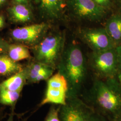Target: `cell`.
I'll list each match as a JSON object with an SVG mask.
<instances>
[{
  "label": "cell",
  "instance_id": "obj_25",
  "mask_svg": "<svg viewBox=\"0 0 121 121\" xmlns=\"http://www.w3.org/2000/svg\"><path fill=\"white\" fill-rule=\"evenodd\" d=\"M7 0H0V8L4 4Z\"/></svg>",
  "mask_w": 121,
  "mask_h": 121
},
{
  "label": "cell",
  "instance_id": "obj_2",
  "mask_svg": "<svg viewBox=\"0 0 121 121\" xmlns=\"http://www.w3.org/2000/svg\"><path fill=\"white\" fill-rule=\"evenodd\" d=\"M88 97L95 110L103 114L113 118L121 111V86L116 78L95 79Z\"/></svg>",
  "mask_w": 121,
  "mask_h": 121
},
{
  "label": "cell",
  "instance_id": "obj_19",
  "mask_svg": "<svg viewBox=\"0 0 121 121\" xmlns=\"http://www.w3.org/2000/svg\"><path fill=\"white\" fill-rule=\"evenodd\" d=\"M118 57V67L117 77V81L121 86V44L116 47Z\"/></svg>",
  "mask_w": 121,
  "mask_h": 121
},
{
  "label": "cell",
  "instance_id": "obj_17",
  "mask_svg": "<svg viewBox=\"0 0 121 121\" xmlns=\"http://www.w3.org/2000/svg\"><path fill=\"white\" fill-rule=\"evenodd\" d=\"M20 91H11L0 89V104L13 106L19 98Z\"/></svg>",
  "mask_w": 121,
  "mask_h": 121
},
{
  "label": "cell",
  "instance_id": "obj_10",
  "mask_svg": "<svg viewBox=\"0 0 121 121\" xmlns=\"http://www.w3.org/2000/svg\"><path fill=\"white\" fill-rule=\"evenodd\" d=\"M48 25L46 23L32 24L13 30L11 36L18 42L28 44L38 42L43 37L48 29Z\"/></svg>",
  "mask_w": 121,
  "mask_h": 121
},
{
  "label": "cell",
  "instance_id": "obj_7",
  "mask_svg": "<svg viewBox=\"0 0 121 121\" xmlns=\"http://www.w3.org/2000/svg\"><path fill=\"white\" fill-rule=\"evenodd\" d=\"M68 90V83L64 77L57 72L48 79L45 94L40 104H53L65 105Z\"/></svg>",
  "mask_w": 121,
  "mask_h": 121
},
{
  "label": "cell",
  "instance_id": "obj_5",
  "mask_svg": "<svg viewBox=\"0 0 121 121\" xmlns=\"http://www.w3.org/2000/svg\"><path fill=\"white\" fill-rule=\"evenodd\" d=\"M89 63L97 77L101 79L117 77L118 57L116 47L99 51H92Z\"/></svg>",
  "mask_w": 121,
  "mask_h": 121
},
{
  "label": "cell",
  "instance_id": "obj_8",
  "mask_svg": "<svg viewBox=\"0 0 121 121\" xmlns=\"http://www.w3.org/2000/svg\"><path fill=\"white\" fill-rule=\"evenodd\" d=\"M79 38L92 51H99L116 47L104 28H84L79 30Z\"/></svg>",
  "mask_w": 121,
  "mask_h": 121
},
{
  "label": "cell",
  "instance_id": "obj_24",
  "mask_svg": "<svg viewBox=\"0 0 121 121\" xmlns=\"http://www.w3.org/2000/svg\"><path fill=\"white\" fill-rule=\"evenodd\" d=\"M7 121H14L13 120V113H12L9 116V118Z\"/></svg>",
  "mask_w": 121,
  "mask_h": 121
},
{
  "label": "cell",
  "instance_id": "obj_4",
  "mask_svg": "<svg viewBox=\"0 0 121 121\" xmlns=\"http://www.w3.org/2000/svg\"><path fill=\"white\" fill-rule=\"evenodd\" d=\"M59 117L60 121H103L95 108L78 96L67 99L66 104L60 105Z\"/></svg>",
  "mask_w": 121,
  "mask_h": 121
},
{
  "label": "cell",
  "instance_id": "obj_20",
  "mask_svg": "<svg viewBox=\"0 0 121 121\" xmlns=\"http://www.w3.org/2000/svg\"><path fill=\"white\" fill-rule=\"evenodd\" d=\"M9 46V45L6 41L0 38V54L8 52Z\"/></svg>",
  "mask_w": 121,
  "mask_h": 121
},
{
  "label": "cell",
  "instance_id": "obj_28",
  "mask_svg": "<svg viewBox=\"0 0 121 121\" xmlns=\"http://www.w3.org/2000/svg\"><path fill=\"white\" fill-rule=\"evenodd\" d=\"M120 1H121V0H120Z\"/></svg>",
  "mask_w": 121,
  "mask_h": 121
},
{
  "label": "cell",
  "instance_id": "obj_21",
  "mask_svg": "<svg viewBox=\"0 0 121 121\" xmlns=\"http://www.w3.org/2000/svg\"><path fill=\"white\" fill-rule=\"evenodd\" d=\"M96 4L105 9L108 8L110 3V0H92Z\"/></svg>",
  "mask_w": 121,
  "mask_h": 121
},
{
  "label": "cell",
  "instance_id": "obj_9",
  "mask_svg": "<svg viewBox=\"0 0 121 121\" xmlns=\"http://www.w3.org/2000/svg\"><path fill=\"white\" fill-rule=\"evenodd\" d=\"M30 2L42 17L51 21L61 19L67 8V0H29Z\"/></svg>",
  "mask_w": 121,
  "mask_h": 121
},
{
  "label": "cell",
  "instance_id": "obj_11",
  "mask_svg": "<svg viewBox=\"0 0 121 121\" xmlns=\"http://www.w3.org/2000/svg\"><path fill=\"white\" fill-rule=\"evenodd\" d=\"M27 81L37 83L50 78L55 69L43 63L35 61L26 67Z\"/></svg>",
  "mask_w": 121,
  "mask_h": 121
},
{
  "label": "cell",
  "instance_id": "obj_27",
  "mask_svg": "<svg viewBox=\"0 0 121 121\" xmlns=\"http://www.w3.org/2000/svg\"><path fill=\"white\" fill-rule=\"evenodd\" d=\"M2 110H1V108L0 107V117L1 115V114H2Z\"/></svg>",
  "mask_w": 121,
  "mask_h": 121
},
{
  "label": "cell",
  "instance_id": "obj_26",
  "mask_svg": "<svg viewBox=\"0 0 121 121\" xmlns=\"http://www.w3.org/2000/svg\"><path fill=\"white\" fill-rule=\"evenodd\" d=\"M13 2L14 4H18L19 0H13Z\"/></svg>",
  "mask_w": 121,
  "mask_h": 121
},
{
  "label": "cell",
  "instance_id": "obj_22",
  "mask_svg": "<svg viewBox=\"0 0 121 121\" xmlns=\"http://www.w3.org/2000/svg\"><path fill=\"white\" fill-rule=\"evenodd\" d=\"M5 24V18L4 15L0 14V30L2 29Z\"/></svg>",
  "mask_w": 121,
  "mask_h": 121
},
{
  "label": "cell",
  "instance_id": "obj_12",
  "mask_svg": "<svg viewBox=\"0 0 121 121\" xmlns=\"http://www.w3.org/2000/svg\"><path fill=\"white\" fill-rule=\"evenodd\" d=\"M8 12L10 19L16 23L30 22L33 18L30 9L26 4H14L8 9Z\"/></svg>",
  "mask_w": 121,
  "mask_h": 121
},
{
  "label": "cell",
  "instance_id": "obj_6",
  "mask_svg": "<svg viewBox=\"0 0 121 121\" xmlns=\"http://www.w3.org/2000/svg\"><path fill=\"white\" fill-rule=\"evenodd\" d=\"M67 8L76 18L90 22H97L104 17L106 9L92 0H67Z\"/></svg>",
  "mask_w": 121,
  "mask_h": 121
},
{
  "label": "cell",
  "instance_id": "obj_14",
  "mask_svg": "<svg viewBox=\"0 0 121 121\" xmlns=\"http://www.w3.org/2000/svg\"><path fill=\"white\" fill-rule=\"evenodd\" d=\"M27 81L26 68L13 74L10 78L0 83V89H4L11 91H20Z\"/></svg>",
  "mask_w": 121,
  "mask_h": 121
},
{
  "label": "cell",
  "instance_id": "obj_16",
  "mask_svg": "<svg viewBox=\"0 0 121 121\" xmlns=\"http://www.w3.org/2000/svg\"><path fill=\"white\" fill-rule=\"evenodd\" d=\"M8 55L11 59L15 61L28 58L30 56L27 48L22 45L15 44L9 45Z\"/></svg>",
  "mask_w": 121,
  "mask_h": 121
},
{
  "label": "cell",
  "instance_id": "obj_1",
  "mask_svg": "<svg viewBox=\"0 0 121 121\" xmlns=\"http://www.w3.org/2000/svg\"><path fill=\"white\" fill-rule=\"evenodd\" d=\"M57 69L68 83L67 99L78 96L87 74L85 58L78 46L72 43L65 48Z\"/></svg>",
  "mask_w": 121,
  "mask_h": 121
},
{
  "label": "cell",
  "instance_id": "obj_3",
  "mask_svg": "<svg viewBox=\"0 0 121 121\" xmlns=\"http://www.w3.org/2000/svg\"><path fill=\"white\" fill-rule=\"evenodd\" d=\"M65 34L56 32L44 37L34 48L35 61L55 69L65 49Z\"/></svg>",
  "mask_w": 121,
  "mask_h": 121
},
{
  "label": "cell",
  "instance_id": "obj_23",
  "mask_svg": "<svg viewBox=\"0 0 121 121\" xmlns=\"http://www.w3.org/2000/svg\"><path fill=\"white\" fill-rule=\"evenodd\" d=\"M112 118L113 121H121V110Z\"/></svg>",
  "mask_w": 121,
  "mask_h": 121
},
{
  "label": "cell",
  "instance_id": "obj_18",
  "mask_svg": "<svg viewBox=\"0 0 121 121\" xmlns=\"http://www.w3.org/2000/svg\"><path fill=\"white\" fill-rule=\"evenodd\" d=\"M60 107L52 106L50 108L45 121H60L59 117Z\"/></svg>",
  "mask_w": 121,
  "mask_h": 121
},
{
  "label": "cell",
  "instance_id": "obj_15",
  "mask_svg": "<svg viewBox=\"0 0 121 121\" xmlns=\"http://www.w3.org/2000/svg\"><path fill=\"white\" fill-rule=\"evenodd\" d=\"M23 69L22 65L11 59L5 53L0 54V75L9 76L14 74Z\"/></svg>",
  "mask_w": 121,
  "mask_h": 121
},
{
  "label": "cell",
  "instance_id": "obj_13",
  "mask_svg": "<svg viewBox=\"0 0 121 121\" xmlns=\"http://www.w3.org/2000/svg\"><path fill=\"white\" fill-rule=\"evenodd\" d=\"M104 28L112 39L115 46L121 44V14L114 15L106 22Z\"/></svg>",
  "mask_w": 121,
  "mask_h": 121
}]
</instances>
